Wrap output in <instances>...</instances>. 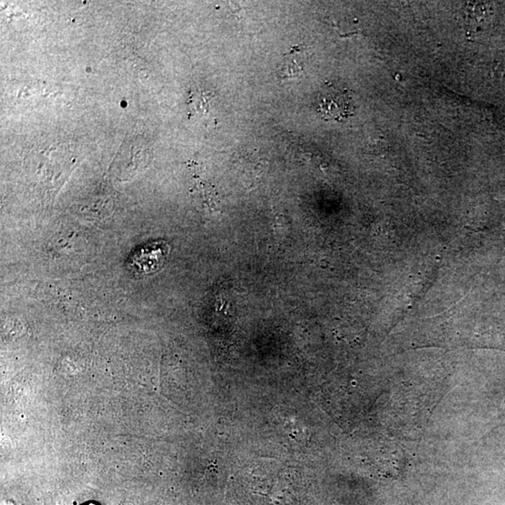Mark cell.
Returning a JSON list of instances; mask_svg holds the SVG:
<instances>
[{"mask_svg":"<svg viewBox=\"0 0 505 505\" xmlns=\"http://www.w3.org/2000/svg\"><path fill=\"white\" fill-rule=\"evenodd\" d=\"M504 407H505V403H504Z\"/></svg>","mask_w":505,"mask_h":505,"instance_id":"obj_4","label":"cell"},{"mask_svg":"<svg viewBox=\"0 0 505 505\" xmlns=\"http://www.w3.org/2000/svg\"><path fill=\"white\" fill-rule=\"evenodd\" d=\"M212 95L204 91L197 90L191 96V107L196 114H207L210 111Z\"/></svg>","mask_w":505,"mask_h":505,"instance_id":"obj_2","label":"cell"},{"mask_svg":"<svg viewBox=\"0 0 505 505\" xmlns=\"http://www.w3.org/2000/svg\"><path fill=\"white\" fill-rule=\"evenodd\" d=\"M303 68L298 60L287 58L280 69L281 78L296 79L303 73Z\"/></svg>","mask_w":505,"mask_h":505,"instance_id":"obj_3","label":"cell"},{"mask_svg":"<svg viewBox=\"0 0 505 505\" xmlns=\"http://www.w3.org/2000/svg\"><path fill=\"white\" fill-rule=\"evenodd\" d=\"M91 505H92V504H91Z\"/></svg>","mask_w":505,"mask_h":505,"instance_id":"obj_5","label":"cell"},{"mask_svg":"<svg viewBox=\"0 0 505 505\" xmlns=\"http://www.w3.org/2000/svg\"><path fill=\"white\" fill-rule=\"evenodd\" d=\"M352 96L343 87L328 85L318 93L317 111L326 121L342 122L354 114Z\"/></svg>","mask_w":505,"mask_h":505,"instance_id":"obj_1","label":"cell"}]
</instances>
